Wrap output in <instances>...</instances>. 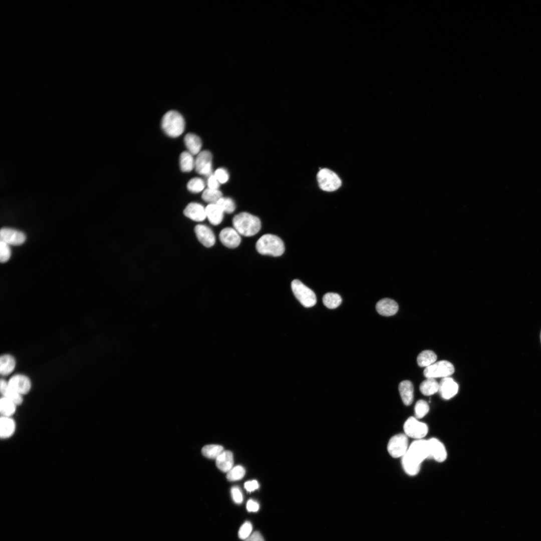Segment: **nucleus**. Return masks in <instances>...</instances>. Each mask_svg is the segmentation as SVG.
Instances as JSON below:
<instances>
[{
    "label": "nucleus",
    "instance_id": "nucleus-1",
    "mask_svg": "<svg viewBox=\"0 0 541 541\" xmlns=\"http://www.w3.org/2000/svg\"><path fill=\"white\" fill-rule=\"evenodd\" d=\"M429 456L428 440H416L410 445L406 453L402 457V467L408 475H415L420 470L422 462L429 458Z\"/></svg>",
    "mask_w": 541,
    "mask_h": 541
},
{
    "label": "nucleus",
    "instance_id": "nucleus-2",
    "mask_svg": "<svg viewBox=\"0 0 541 541\" xmlns=\"http://www.w3.org/2000/svg\"><path fill=\"white\" fill-rule=\"evenodd\" d=\"M232 222L233 228L239 234L245 236L255 235L261 228V222L259 218L246 212H242L235 215Z\"/></svg>",
    "mask_w": 541,
    "mask_h": 541
},
{
    "label": "nucleus",
    "instance_id": "nucleus-3",
    "mask_svg": "<svg viewBox=\"0 0 541 541\" xmlns=\"http://www.w3.org/2000/svg\"><path fill=\"white\" fill-rule=\"evenodd\" d=\"M255 246L258 252L263 255L279 256L285 251L283 240L278 236L272 234L262 235L257 240Z\"/></svg>",
    "mask_w": 541,
    "mask_h": 541
},
{
    "label": "nucleus",
    "instance_id": "nucleus-4",
    "mask_svg": "<svg viewBox=\"0 0 541 541\" xmlns=\"http://www.w3.org/2000/svg\"><path fill=\"white\" fill-rule=\"evenodd\" d=\"M185 121L180 113L175 110L167 112L163 116L161 125L164 132L171 137L181 135L185 129Z\"/></svg>",
    "mask_w": 541,
    "mask_h": 541
},
{
    "label": "nucleus",
    "instance_id": "nucleus-5",
    "mask_svg": "<svg viewBox=\"0 0 541 541\" xmlns=\"http://www.w3.org/2000/svg\"><path fill=\"white\" fill-rule=\"evenodd\" d=\"M291 288L295 296L304 307L310 308L316 304L314 292L299 280L292 282Z\"/></svg>",
    "mask_w": 541,
    "mask_h": 541
},
{
    "label": "nucleus",
    "instance_id": "nucleus-6",
    "mask_svg": "<svg viewBox=\"0 0 541 541\" xmlns=\"http://www.w3.org/2000/svg\"><path fill=\"white\" fill-rule=\"evenodd\" d=\"M320 188L326 191H334L342 184L339 176L334 172L327 168L320 169L317 175Z\"/></svg>",
    "mask_w": 541,
    "mask_h": 541
},
{
    "label": "nucleus",
    "instance_id": "nucleus-7",
    "mask_svg": "<svg viewBox=\"0 0 541 541\" xmlns=\"http://www.w3.org/2000/svg\"><path fill=\"white\" fill-rule=\"evenodd\" d=\"M454 370L452 363L446 360H442L435 362L426 367L423 374L426 378H445L452 375Z\"/></svg>",
    "mask_w": 541,
    "mask_h": 541
},
{
    "label": "nucleus",
    "instance_id": "nucleus-8",
    "mask_svg": "<svg viewBox=\"0 0 541 541\" xmlns=\"http://www.w3.org/2000/svg\"><path fill=\"white\" fill-rule=\"evenodd\" d=\"M408 436L405 434H398L392 436L389 441L387 450L394 458L402 457L408 449Z\"/></svg>",
    "mask_w": 541,
    "mask_h": 541
},
{
    "label": "nucleus",
    "instance_id": "nucleus-9",
    "mask_svg": "<svg viewBox=\"0 0 541 541\" xmlns=\"http://www.w3.org/2000/svg\"><path fill=\"white\" fill-rule=\"evenodd\" d=\"M405 434L408 437L421 439L428 433L427 425L421 422L414 417H410L405 421L404 426Z\"/></svg>",
    "mask_w": 541,
    "mask_h": 541
},
{
    "label": "nucleus",
    "instance_id": "nucleus-10",
    "mask_svg": "<svg viewBox=\"0 0 541 541\" xmlns=\"http://www.w3.org/2000/svg\"><path fill=\"white\" fill-rule=\"evenodd\" d=\"M212 154L208 150L200 151L195 160L194 168L199 174L208 176L212 172Z\"/></svg>",
    "mask_w": 541,
    "mask_h": 541
},
{
    "label": "nucleus",
    "instance_id": "nucleus-11",
    "mask_svg": "<svg viewBox=\"0 0 541 541\" xmlns=\"http://www.w3.org/2000/svg\"><path fill=\"white\" fill-rule=\"evenodd\" d=\"M0 239L9 245H20L26 239L23 232L9 227H3L0 231Z\"/></svg>",
    "mask_w": 541,
    "mask_h": 541
},
{
    "label": "nucleus",
    "instance_id": "nucleus-12",
    "mask_svg": "<svg viewBox=\"0 0 541 541\" xmlns=\"http://www.w3.org/2000/svg\"><path fill=\"white\" fill-rule=\"evenodd\" d=\"M219 238L224 246L231 248L237 247L241 242L239 233L234 228L230 227L223 228L219 233Z\"/></svg>",
    "mask_w": 541,
    "mask_h": 541
},
{
    "label": "nucleus",
    "instance_id": "nucleus-13",
    "mask_svg": "<svg viewBox=\"0 0 541 541\" xmlns=\"http://www.w3.org/2000/svg\"><path fill=\"white\" fill-rule=\"evenodd\" d=\"M8 382L12 389L23 396L28 394L31 389L32 383L30 379L23 374L13 376Z\"/></svg>",
    "mask_w": 541,
    "mask_h": 541
},
{
    "label": "nucleus",
    "instance_id": "nucleus-14",
    "mask_svg": "<svg viewBox=\"0 0 541 541\" xmlns=\"http://www.w3.org/2000/svg\"><path fill=\"white\" fill-rule=\"evenodd\" d=\"M194 232L198 240L205 247H210L214 244L215 235L208 226L198 224L194 227Z\"/></svg>",
    "mask_w": 541,
    "mask_h": 541
},
{
    "label": "nucleus",
    "instance_id": "nucleus-15",
    "mask_svg": "<svg viewBox=\"0 0 541 541\" xmlns=\"http://www.w3.org/2000/svg\"><path fill=\"white\" fill-rule=\"evenodd\" d=\"M458 390V386L450 377L443 378L439 383V390L441 396L444 399H449L454 396Z\"/></svg>",
    "mask_w": 541,
    "mask_h": 541
},
{
    "label": "nucleus",
    "instance_id": "nucleus-16",
    "mask_svg": "<svg viewBox=\"0 0 541 541\" xmlns=\"http://www.w3.org/2000/svg\"><path fill=\"white\" fill-rule=\"evenodd\" d=\"M430 456L437 462H441L447 458V452L445 446L439 440L432 438L428 440Z\"/></svg>",
    "mask_w": 541,
    "mask_h": 541
},
{
    "label": "nucleus",
    "instance_id": "nucleus-17",
    "mask_svg": "<svg viewBox=\"0 0 541 541\" xmlns=\"http://www.w3.org/2000/svg\"><path fill=\"white\" fill-rule=\"evenodd\" d=\"M183 213L186 217L196 221H202L206 218L205 207L197 202L189 203Z\"/></svg>",
    "mask_w": 541,
    "mask_h": 541
},
{
    "label": "nucleus",
    "instance_id": "nucleus-18",
    "mask_svg": "<svg viewBox=\"0 0 541 541\" xmlns=\"http://www.w3.org/2000/svg\"><path fill=\"white\" fill-rule=\"evenodd\" d=\"M399 309L397 303L393 300L385 298L378 301L376 305L377 312L383 316H391L395 315Z\"/></svg>",
    "mask_w": 541,
    "mask_h": 541
},
{
    "label": "nucleus",
    "instance_id": "nucleus-19",
    "mask_svg": "<svg viewBox=\"0 0 541 541\" xmlns=\"http://www.w3.org/2000/svg\"><path fill=\"white\" fill-rule=\"evenodd\" d=\"M17 428L15 421L12 417L1 416L0 419V437L7 439L15 434Z\"/></svg>",
    "mask_w": 541,
    "mask_h": 541
},
{
    "label": "nucleus",
    "instance_id": "nucleus-20",
    "mask_svg": "<svg viewBox=\"0 0 541 541\" xmlns=\"http://www.w3.org/2000/svg\"><path fill=\"white\" fill-rule=\"evenodd\" d=\"M0 391L2 397L9 399L14 402L17 406L20 405L23 402V395L12 389L8 381L1 379L0 382Z\"/></svg>",
    "mask_w": 541,
    "mask_h": 541
},
{
    "label": "nucleus",
    "instance_id": "nucleus-21",
    "mask_svg": "<svg viewBox=\"0 0 541 541\" xmlns=\"http://www.w3.org/2000/svg\"><path fill=\"white\" fill-rule=\"evenodd\" d=\"M206 217L210 223L217 225L223 218L224 212L216 203L208 204L205 207Z\"/></svg>",
    "mask_w": 541,
    "mask_h": 541
},
{
    "label": "nucleus",
    "instance_id": "nucleus-22",
    "mask_svg": "<svg viewBox=\"0 0 541 541\" xmlns=\"http://www.w3.org/2000/svg\"><path fill=\"white\" fill-rule=\"evenodd\" d=\"M399 391L403 403L407 406L412 404L414 398V388L412 382L404 380L400 383Z\"/></svg>",
    "mask_w": 541,
    "mask_h": 541
},
{
    "label": "nucleus",
    "instance_id": "nucleus-23",
    "mask_svg": "<svg viewBox=\"0 0 541 541\" xmlns=\"http://www.w3.org/2000/svg\"><path fill=\"white\" fill-rule=\"evenodd\" d=\"M217 468L223 472H228L233 465L232 453L228 450L224 451L216 459Z\"/></svg>",
    "mask_w": 541,
    "mask_h": 541
},
{
    "label": "nucleus",
    "instance_id": "nucleus-24",
    "mask_svg": "<svg viewBox=\"0 0 541 541\" xmlns=\"http://www.w3.org/2000/svg\"><path fill=\"white\" fill-rule=\"evenodd\" d=\"M184 142L188 151L192 155L198 154L200 151L202 142L200 138L193 133L187 134Z\"/></svg>",
    "mask_w": 541,
    "mask_h": 541
},
{
    "label": "nucleus",
    "instance_id": "nucleus-25",
    "mask_svg": "<svg viewBox=\"0 0 541 541\" xmlns=\"http://www.w3.org/2000/svg\"><path fill=\"white\" fill-rule=\"evenodd\" d=\"M16 361L10 354H4L0 358V373L3 376L10 374L15 369Z\"/></svg>",
    "mask_w": 541,
    "mask_h": 541
},
{
    "label": "nucleus",
    "instance_id": "nucleus-26",
    "mask_svg": "<svg viewBox=\"0 0 541 541\" xmlns=\"http://www.w3.org/2000/svg\"><path fill=\"white\" fill-rule=\"evenodd\" d=\"M419 389L423 395H432L438 392L439 383L434 378H427L420 384Z\"/></svg>",
    "mask_w": 541,
    "mask_h": 541
},
{
    "label": "nucleus",
    "instance_id": "nucleus-27",
    "mask_svg": "<svg viewBox=\"0 0 541 541\" xmlns=\"http://www.w3.org/2000/svg\"><path fill=\"white\" fill-rule=\"evenodd\" d=\"M17 406L12 401L4 397H2L0 400L1 416L12 417L16 411Z\"/></svg>",
    "mask_w": 541,
    "mask_h": 541
},
{
    "label": "nucleus",
    "instance_id": "nucleus-28",
    "mask_svg": "<svg viewBox=\"0 0 541 541\" xmlns=\"http://www.w3.org/2000/svg\"><path fill=\"white\" fill-rule=\"evenodd\" d=\"M437 360L435 353L431 350H425L418 356L417 362L420 367H428L434 363Z\"/></svg>",
    "mask_w": 541,
    "mask_h": 541
},
{
    "label": "nucleus",
    "instance_id": "nucleus-29",
    "mask_svg": "<svg viewBox=\"0 0 541 541\" xmlns=\"http://www.w3.org/2000/svg\"><path fill=\"white\" fill-rule=\"evenodd\" d=\"M179 164L182 171H191L194 168L195 165V160L192 154L188 151L182 152L180 155Z\"/></svg>",
    "mask_w": 541,
    "mask_h": 541
},
{
    "label": "nucleus",
    "instance_id": "nucleus-30",
    "mask_svg": "<svg viewBox=\"0 0 541 541\" xmlns=\"http://www.w3.org/2000/svg\"><path fill=\"white\" fill-rule=\"evenodd\" d=\"M223 446L217 444H209L204 446L201 450L202 454L210 459H216L223 451Z\"/></svg>",
    "mask_w": 541,
    "mask_h": 541
},
{
    "label": "nucleus",
    "instance_id": "nucleus-31",
    "mask_svg": "<svg viewBox=\"0 0 541 541\" xmlns=\"http://www.w3.org/2000/svg\"><path fill=\"white\" fill-rule=\"evenodd\" d=\"M324 305L328 308L333 309L339 307L342 303L341 296L334 293H326L323 298Z\"/></svg>",
    "mask_w": 541,
    "mask_h": 541
},
{
    "label": "nucleus",
    "instance_id": "nucleus-32",
    "mask_svg": "<svg viewBox=\"0 0 541 541\" xmlns=\"http://www.w3.org/2000/svg\"><path fill=\"white\" fill-rule=\"evenodd\" d=\"M201 197L204 201L209 204L216 203L222 197V194L218 189L208 188L203 191Z\"/></svg>",
    "mask_w": 541,
    "mask_h": 541
},
{
    "label": "nucleus",
    "instance_id": "nucleus-33",
    "mask_svg": "<svg viewBox=\"0 0 541 541\" xmlns=\"http://www.w3.org/2000/svg\"><path fill=\"white\" fill-rule=\"evenodd\" d=\"M244 468L241 465L232 467L227 472L226 478L229 481H236L241 479L245 475Z\"/></svg>",
    "mask_w": 541,
    "mask_h": 541
},
{
    "label": "nucleus",
    "instance_id": "nucleus-34",
    "mask_svg": "<svg viewBox=\"0 0 541 541\" xmlns=\"http://www.w3.org/2000/svg\"><path fill=\"white\" fill-rule=\"evenodd\" d=\"M205 183L203 179L195 177L190 179L187 184V189L193 193H198L204 189Z\"/></svg>",
    "mask_w": 541,
    "mask_h": 541
},
{
    "label": "nucleus",
    "instance_id": "nucleus-35",
    "mask_svg": "<svg viewBox=\"0 0 541 541\" xmlns=\"http://www.w3.org/2000/svg\"><path fill=\"white\" fill-rule=\"evenodd\" d=\"M224 212L231 213L235 209V204L233 200L229 197H222L216 203Z\"/></svg>",
    "mask_w": 541,
    "mask_h": 541
},
{
    "label": "nucleus",
    "instance_id": "nucleus-36",
    "mask_svg": "<svg viewBox=\"0 0 541 541\" xmlns=\"http://www.w3.org/2000/svg\"><path fill=\"white\" fill-rule=\"evenodd\" d=\"M429 406L428 403L423 400H418L414 407L415 418L420 419L425 416L429 412Z\"/></svg>",
    "mask_w": 541,
    "mask_h": 541
},
{
    "label": "nucleus",
    "instance_id": "nucleus-37",
    "mask_svg": "<svg viewBox=\"0 0 541 541\" xmlns=\"http://www.w3.org/2000/svg\"><path fill=\"white\" fill-rule=\"evenodd\" d=\"M11 255V249L10 245L1 241L0 242V260L2 263L8 261Z\"/></svg>",
    "mask_w": 541,
    "mask_h": 541
},
{
    "label": "nucleus",
    "instance_id": "nucleus-38",
    "mask_svg": "<svg viewBox=\"0 0 541 541\" xmlns=\"http://www.w3.org/2000/svg\"><path fill=\"white\" fill-rule=\"evenodd\" d=\"M252 530V526L251 523L249 521L245 522L240 527L238 535V537L241 539H245L248 538L251 534Z\"/></svg>",
    "mask_w": 541,
    "mask_h": 541
},
{
    "label": "nucleus",
    "instance_id": "nucleus-39",
    "mask_svg": "<svg viewBox=\"0 0 541 541\" xmlns=\"http://www.w3.org/2000/svg\"><path fill=\"white\" fill-rule=\"evenodd\" d=\"M214 175L220 183H225L229 179L227 171L222 168L216 169L214 173Z\"/></svg>",
    "mask_w": 541,
    "mask_h": 541
},
{
    "label": "nucleus",
    "instance_id": "nucleus-40",
    "mask_svg": "<svg viewBox=\"0 0 541 541\" xmlns=\"http://www.w3.org/2000/svg\"><path fill=\"white\" fill-rule=\"evenodd\" d=\"M231 494L233 501L237 504H240L243 501V496L241 490L237 486H233L231 489Z\"/></svg>",
    "mask_w": 541,
    "mask_h": 541
},
{
    "label": "nucleus",
    "instance_id": "nucleus-41",
    "mask_svg": "<svg viewBox=\"0 0 541 541\" xmlns=\"http://www.w3.org/2000/svg\"><path fill=\"white\" fill-rule=\"evenodd\" d=\"M220 183L217 180L214 174L210 175L208 178L207 184L208 187L211 189H218Z\"/></svg>",
    "mask_w": 541,
    "mask_h": 541
},
{
    "label": "nucleus",
    "instance_id": "nucleus-42",
    "mask_svg": "<svg viewBox=\"0 0 541 541\" xmlns=\"http://www.w3.org/2000/svg\"><path fill=\"white\" fill-rule=\"evenodd\" d=\"M259 487V484L257 481L255 480H252L251 481H248L245 482L244 487L247 491L251 492L257 489Z\"/></svg>",
    "mask_w": 541,
    "mask_h": 541
},
{
    "label": "nucleus",
    "instance_id": "nucleus-43",
    "mask_svg": "<svg viewBox=\"0 0 541 541\" xmlns=\"http://www.w3.org/2000/svg\"><path fill=\"white\" fill-rule=\"evenodd\" d=\"M246 509L249 512H256L259 509V504L252 499H249L246 503Z\"/></svg>",
    "mask_w": 541,
    "mask_h": 541
},
{
    "label": "nucleus",
    "instance_id": "nucleus-44",
    "mask_svg": "<svg viewBox=\"0 0 541 541\" xmlns=\"http://www.w3.org/2000/svg\"><path fill=\"white\" fill-rule=\"evenodd\" d=\"M244 541H264L262 535L258 531H254Z\"/></svg>",
    "mask_w": 541,
    "mask_h": 541
},
{
    "label": "nucleus",
    "instance_id": "nucleus-45",
    "mask_svg": "<svg viewBox=\"0 0 541 541\" xmlns=\"http://www.w3.org/2000/svg\"><path fill=\"white\" fill-rule=\"evenodd\" d=\"M540 342H541V332H540Z\"/></svg>",
    "mask_w": 541,
    "mask_h": 541
}]
</instances>
